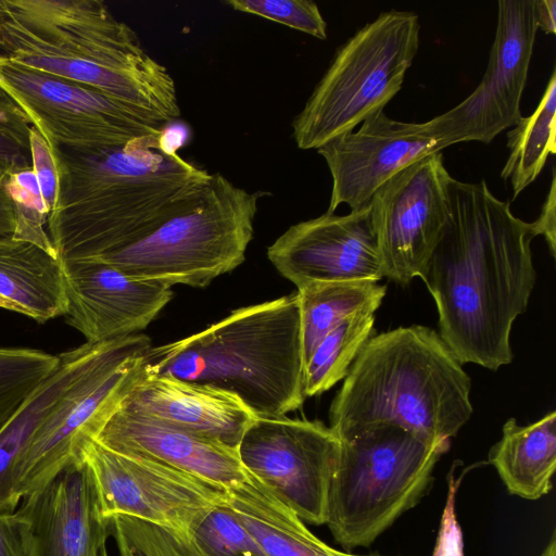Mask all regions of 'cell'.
I'll use <instances>...</instances> for the list:
<instances>
[{
	"label": "cell",
	"instance_id": "cell-1",
	"mask_svg": "<svg viewBox=\"0 0 556 556\" xmlns=\"http://www.w3.org/2000/svg\"><path fill=\"white\" fill-rule=\"evenodd\" d=\"M530 223L484 180L450 187V214L420 277L434 300L440 337L463 365L510 364L513 324L535 285Z\"/></svg>",
	"mask_w": 556,
	"mask_h": 556
},
{
	"label": "cell",
	"instance_id": "cell-2",
	"mask_svg": "<svg viewBox=\"0 0 556 556\" xmlns=\"http://www.w3.org/2000/svg\"><path fill=\"white\" fill-rule=\"evenodd\" d=\"M178 149L166 127L113 149H51L58 181L47 231L59 260L97 262L147 236L198 191L211 174Z\"/></svg>",
	"mask_w": 556,
	"mask_h": 556
},
{
	"label": "cell",
	"instance_id": "cell-3",
	"mask_svg": "<svg viewBox=\"0 0 556 556\" xmlns=\"http://www.w3.org/2000/svg\"><path fill=\"white\" fill-rule=\"evenodd\" d=\"M0 50L25 67L93 87L165 125L180 116L168 70L101 0H0Z\"/></svg>",
	"mask_w": 556,
	"mask_h": 556
},
{
	"label": "cell",
	"instance_id": "cell-4",
	"mask_svg": "<svg viewBox=\"0 0 556 556\" xmlns=\"http://www.w3.org/2000/svg\"><path fill=\"white\" fill-rule=\"evenodd\" d=\"M343 380L329 409L341 440L394 425L430 443L451 441L473 413L470 377L426 326L372 336Z\"/></svg>",
	"mask_w": 556,
	"mask_h": 556
},
{
	"label": "cell",
	"instance_id": "cell-5",
	"mask_svg": "<svg viewBox=\"0 0 556 556\" xmlns=\"http://www.w3.org/2000/svg\"><path fill=\"white\" fill-rule=\"evenodd\" d=\"M146 368L228 392L257 417L286 416L305 400L298 294L238 308L198 333L152 346Z\"/></svg>",
	"mask_w": 556,
	"mask_h": 556
},
{
	"label": "cell",
	"instance_id": "cell-6",
	"mask_svg": "<svg viewBox=\"0 0 556 556\" xmlns=\"http://www.w3.org/2000/svg\"><path fill=\"white\" fill-rule=\"evenodd\" d=\"M262 194L211 174L154 230L97 262L139 280L205 287L244 261Z\"/></svg>",
	"mask_w": 556,
	"mask_h": 556
},
{
	"label": "cell",
	"instance_id": "cell-7",
	"mask_svg": "<svg viewBox=\"0 0 556 556\" xmlns=\"http://www.w3.org/2000/svg\"><path fill=\"white\" fill-rule=\"evenodd\" d=\"M450 446L451 441L430 443L394 425L341 440L325 523L334 541L349 551L371 545L425 496Z\"/></svg>",
	"mask_w": 556,
	"mask_h": 556
},
{
	"label": "cell",
	"instance_id": "cell-8",
	"mask_svg": "<svg viewBox=\"0 0 556 556\" xmlns=\"http://www.w3.org/2000/svg\"><path fill=\"white\" fill-rule=\"evenodd\" d=\"M420 24L415 12H381L342 43L292 121L301 150H317L353 130L401 90L419 48Z\"/></svg>",
	"mask_w": 556,
	"mask_h": 556
},
{
	"label": "cell",
	"instance_id": "cell-9",
	"mask_svg": "<svg viewBox=\"0 0 556 556\" xmlns=\"http://www.w3.org/2000/svg\"><path fill=\"white\" fill-rule=\"evenodd\" d=\"M152 346L141 333L111 340L34 434L16 469L21 500L80 457L83 442L96 438L142 378Z\"/></svg>",
	"mask_w": 556,
	"mask_h": 556
},
{
	"label": "cell",
	"instance_id": "cell-10",
	"mask_svg": "<svg viewBox=\"0 0 556 556\" xmlns=\"http://www.w3.org/2000/svg\"><path fill=\"white\" fill-rule=\"evenodd\" d=\"M0 96L53 149L118 148L167 125L88 85L25 67L0 53Z\"/></svg>",
	"mask_w": 556,
	"mask_h": 556
},
{
	"label": "cell",
	"instance_id": "cell-11",
	"mask_svg": "<svg viewBox=\"0 0 556 556\" xmlns=\"http://www.w3.org/2000/svg\"><path fill=\"white\" fill-rule=\"evenodd\" d=\"M340 447V438L324 422L280 416L256 417L237 452L245 471L305 523L320 526Z\"/></svg>",
	"mask_w": 556,
	"mask_h": 556
},
{
	"label": "cell",
	"instance_id": "cell-12",
	"mask_svg": "<svg viewBox=\"0 0 556 556\" xmlns=\"http://www.w3.org/2000/svg\"><path fill=\"white\" fill-rule=\"evenodd\" d=\"M454 178L442 152L424 156L386 181L368 203L383 276L406 286L421 277L450 214Z\"/></svg>",
	"mask_w": 556,
	"mask_h": 556
},
{
	"label": "cell",
	"instance_id": "cell-13",
	"mask_svg": "<svg viewBox=\"0 0 556 556\" xmlns=\"http://www.w3.org/2000/svg\"><path fill=\"white\" fill-rule=\"evenodd\" d=\"M80 455L108 519L124 515L189 535L207 510L226 501V490L164 464L115 452L92 438L83 442Z\"/></svg>",
	"mask_w": 556,
	"mask_h": 556
},
{
	"label": "cell",
	"instance_id": "cell-14",
	"mask_svg": "<svg viewBox=\"0 0 556 556\" xmlns=\"http://www.w3.org/2000/svg\"><path fill=\"white\" fill-rule=\"evenodd\" d=\"M453 146L440 116L422 123L391 118L379 110L316 151L331 176L328 213L346 204L351 211L367 206L376 191L415 161Z\"/></svg>",
	"mask_w": 556,
	"mask_h": 556
},
{
	"label": "cell",
	"instance_id": "cell-15",
	"mask_svg": "<svg viewBox=\"0 0 556 556\" xmlns=\"http://www.w3.org/2000/svg\"><path fill=\"white\" fill-rule=\"evenodd\" d=\"M535 0H500L486 70L475 90L440 114L452 144L490 143L521 118L536 34Z\"/></svg>",
	"mask_w": 556,
	"mask_h": 556
},
{
	"label": "cell",
	"instance_id": "cell-16",
	"mask_svg": "<svg viewBox=\"0 0 556 556\" xmlns=\"http://www.w3.org/2000/svg\"><path fill=\"white\" fill-rule=\"evenodd\" d=\"M267 256L298 289L326 282H378L384 277L369 205L346 215L325 212L294 224L267 248Z\"/></svg>",
	"mask_w": 556,
	"mask_h": 556
},
{
	"label": "cell",
	"instance_id": "cell-17",
	"mask_svg": "<svg viewBox=\"0 0 556 556\" xmlns=\"http://www.w3.org/2000/svg\"><path fill=\"white\" fill-rule=\"evenodd\" d=\"M66 294L65 321L88 343L138 333L172 300V287L131 278L90 261H61Z\"/></svg>",
	"mask_w": 556,
	"mask_h": 556
},
{
	"label": "cell",
	"instance_id": "cell-18",
	"mask_svg": "<svg viewBox=\"0 0 556 556\" xmlns=\"http://www.w3.org/2000/svg\"><path fill=\"white\" fill-rule=\"evenodd\" d=\"M26 556H98L111 535L92 472L80 456L22 500Z\"/></svg>",
	"mask_w": 556,
	"mask_h": 556
},
{
	"label": "cell",
	"instance_id": "cell-19",
	"mask_svg": "<svg viewBox=\"0 0 556 556\" xmlns=\"http://www.w3.org/2000/svg\"><path fill=\"white\" fill-rule=\"evenodd\" d=\"M94 440L115 452L164 464L226 491L247 478L236 448L119 407Z\"/></svg>",
	"mask_w": 556,
	"mask_h": 556
},
{
	"label": "cell",
	"instance_id": "cell-20",
	"mask_svg": "<svg viewBox=\"0 0 556 556\" xmlns=\"http://www.w3.org/2000/svg\"><path fill=\"white\" fill-rule=\"evenodd\" d=\"M119 408L217 440L237 450L257 417L235 395L144 368Z\"/></svg>",
	"mask_w": 556,
	"mask_h": 556
},
{
	"label": "cell",
	"instance_id": "cell-21",
	"mask_svg": "<svg viewBox=\"0 0 556 556\" xmlns=\"http://www.w3.org/2000/svg\"><path fill=\"white\" fill-rule=\"evenodd\" d=\"M110 342H86L60 353V363L54 371L33 391L0 430V514L16 511L22 501L16 488V469L34 434Z\"/></svg>",
	"mask_w": 556,
	"mask_h": 556
},
{
	"label": "cell",
	"instance_id": "cell-22",
	"mask_svg": "<svg viewBox=\"0 0 556 556\" xmlns=\"http://www.w3.org/2000/svg\"><path fill=\"white\" fill-rule=\"evenodd\" d=\"M226 505L267 556H363L336 549L308 530L283 502L247 471L228 489Z\"/></svg>",
	"mask_w": 556,
	"mask_h": 556
},
{
	"label": "cell",
	"instance_id": "cell-23",
	"mask_svg": "<svg viewBox=\"0 0 556 556\" xmlns=\"http://www.w3.org/2000/svg\"><path fill=\"white\" fill-rule=\"evenodd\" d=\"M488 462L510 494L528 501L548 494L556 468V412L527 426L507 419Z\"/></svg>",
	"mask_w": 556,
	"mask_h": 556
},
{
	"label": "cell",
	"instance_id": "cell-24",
	"mask_svg": "<svg viewBox=\"0 0 556 556\" xmlns=\"http://www.w3.org/2000/svg\"><path fill=\"white\" fill-rule=\"evenodd\" d=\"M0 298L43 324L64 316L67 301L58 256L25 241H0Z\"/></svg>",
	"mask_w": 556,
	"mask_h": 556
},
{
	"label": "cell",
	"instance_id": "cell-25",
	"mask_svg": "<svg viewBox=\"0 0 556 556\" xmlns=\"http://www.w3.org/2000/svg\"><path fill=\"white\" fill-rule=\"evenodd\" d=\"M387 287L374 281L314 283L296 291L304 365L325 336L345 319L379 308Z\"/></svg>",
	"mask_w": 556,
	"mask_h": 556
},
{
	"label": "cell",
	"instance_id": "cell-26",
	"mask_svg": "<svg viewBox=\"0 0 556 556\" xmlns=\"http://www.w3.org/2000/svg\"><path fill=\"white\" fill-rule=\"evenodd\" d=\"M556 72L553 70L533 113L521 116L507 132L508 157L501 172L513 188V201L540 176L549 154H555Z\"/></svg>",
	"mask_w": 556,
	"mask_h": 556
},
{
	"label": "cell",
	"instance_id": "cell-27",
	"mask_svg": "<svg viewBox=\"0 0 556 556\" xmlns=\"http://www.w3.org/2000/svg\"><path fill=\"white\" fill-rule=\"evenodd\" d=\"M374 332L372 313L354 315L328 332L304 365V396L320 395L343 380Z\"/></svg>",
	"mask_w": 556,
	"mask_h": 556
},
{
	"label": "cell",
	"instance_id": "cell-28",
	"mask_svg": "<svg viewBox=\"0 0 556 556\" xmlns=\"http://www.w3.org/2000/svg\"><path fill=\"white\" fill-rule=\"evenodd\" d=\"M59 363V354L29 348H0V430Z\"/></svg>",
	"mask_w": 556,
	"mask_h": 556
},
{
	"label": "cell",
	"instance_id": "cell-29",
	"mask_svg": "<svg viewBox=\"0 0 556 556\" xmlns=\"http://www.w3.org/2000/svg\"><path fill=\"white\" fill-rule=\"evenodd\" d=\"M109 519L118 556H205L188 534L124 515Z\"/></svg>",
	"mask_w": 556,
	"mask_h": 556
},
{
	"label": "cell",
	"instance_id": "cell-30",
	"mask_svg": "<svg viewBox=\"0 0 556 556\" xmlns=\"http://www.w3.org/2000/svg\"><path fill=\"white\" fill-rule=\"evenodd\" d=\"M189 536L205 556H267L226 501L207 510Z\"/></svg>",
	"mask_w": 556,
	"mask_h": 556
},
{
	"label": "cell",
	"instance_id": "cell-31",
	"mask_svg": "<svg viewBox=\"0 0 556 556\" xmlns=\"http://www.w3.org/2000/svg\"><path fill=\"white\" fill-rule=\"evenodd\" d=\"M7 188L15 214L12 239L33 243L51 255L58 256L49 233L45 229L50 211L42 199L33 167L12 173Z\"/></svg>",
	"mask_w": 556,
	"mask_h": 556
},
{
	"label": "cell",
	"instance_id": "cell-32",
	"mask_svg": "<svg viewBox=\"0 0 556 556\" xmlns=\"http://www.w3.org/2000/svg\"><path fill=\"white\" fill-rule=\"evenodd\" d=\"M236 11L254 14L317 39L327 38V23L318 5L309 0H228Z\"/></svg>",
	"mask_w": 556,
	"mask_h": 556
},
{
	"label": "cell",
	"instance_id": "cell-33",
	"mask_svg": "<svg viewBox=\"0 0 556 556\" xmlns=\"http://www.w3.org/2000/svg\"><path fill=\"white\" fill-rule=\"evenodd\" d=\"M30 124L11 102L0 108V159L16 170L31 167Z\"/></svg>",
	"mask_w": 556,
	"mask_h": 556
},
{
	"label": "cell",
	"instance_id": "cell-34",
	"mask_svg": "<svg viewBox=\"0 0 556 556\" xmlns=\"http://www.w3.org/2000/svg\"><path fill=\"white\" fill-rule=\"evenodd\" d=\"M458 483L454 475L447 478V493L432 556H464L462 527L456 515Z\"/></svg>",
	"mask_w": 556,
	"mask_h": 556
},
{
	"label": "cell",
	"instance_id": "cell-35",
	"mask_svg": "<svg viewBox=\"0 0 556 556\" xmlns=\"http://www.w3.org/2000/svg\"><path fill=\"white\" fill-rule=\"evenodd\" d=\"M29 149L31 157V167L36 174L42 199L49 211L53 208L56 195V166L53 152L40 136V134L30 126Z\"/></svg>",
	"mask_w": 556,
	"mask_h": 556
},
{
	"label": "cell",
	"instance_id": "cell-36",
	"mask_svg": "<svg viewBox=\"0 0 556 556\" xmlns=\"http://www.w3.org/2000/svg\"><path fill=\"white\" fill-rule=\"evenodd\" d=\"M26 526L27 521L18 509L0 514V556H26Z\"/></svg>",
	"mask_w": 556,
	"mask_h": 556
},
{
	"label": "cell",
	"instance_id": "cell-37",
	"mask_svg": "<svg viewBox=\"0 0 556 556\" xmlns=\"http://www.w3.org/2000/svg\"><path fill=\"white\" fill-rule=\"evenodd\" d=\"M533 236H543L553 257L556 255V173L553 167L552 180L539 217L530 223Z\"/></svg>",
	"mask_w": 556,
	"mask_h": 556
},
{
	"label": "cell",
	"instance_id": "cell-38",
	"mask_svg": "<svg viewBox=\"0 0 556 556\" xmlns=\"http://www.w3.org/2000/svg\"><path fill=\"white\" fill-rule=\"evenodd\" d=\"M14 172L17 170L0 159V241L10 240L14 235V206L7 188L9 176Z\"/></svg>",
	"mask_w": 556,
	"mask_h": 556
},
{
	"label": "cell",
	"instance_id": "cell-39",
	"mask_svg": "<svg viewBox=\"0 0 556 556\" xmlns=\"http://www.w3.org/2000/svg\"><path fill=\"white\" fill-rule=\"evenodd\" d=\"M538 28L547 35L556 33V0H535Z\"/></svg>",
	"mask_w": 556,
	"mask_h": 556
},
{
	"label": "cell",
	"instance_id": "cell-40",
	"mask_svg": "<svg viewBox=\"0 0 556 556\" xmlns=\"http://www.w3.org/2000/svg\"><path fill=\"white\" fill-rule=\"evenodd\" d=\"M540 556H556V533L553 531L551 539Z\"/></svg>",
	"mask_w": 556,
	"mask_h": 556
},
{
	"label": "cell",
	"instance_id": "cell-41",
	"mask_svg": "<svg viewBox=\"0 0 556 556\" xmlns=\"http://www.w3.org/2000/svg\"><path fill=\"white\" fill-rule=\"evenodd\" d=\"M98 556H109L106 545H103L98 554Z\"/></svg>",
	"mask_w": 556,
	"mask_h": 556
},
{
	"label": "cell",
	"instance_id": "cell-42",
	"mask_svg": "<svg viewBox=\"0 0 556 556\" xmlns=\"http://www.w3.org/2000/svg\"><path fill=\"white\" fill-rule=\"evenodd\" d=\"M7 103H9V101L0 96V108L5 105Z\"/></svg>",
	"mask_w": 556,
	"mask_h": 556
}]
</instances>
